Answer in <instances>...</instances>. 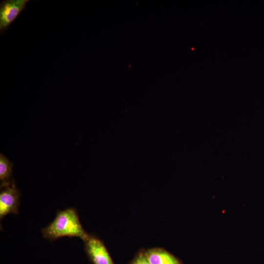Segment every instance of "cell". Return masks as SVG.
<instances>
[{"label":"cell","instance_id":"obj_1","mask_svg":"<svg viewBox=\"0 0 264 264\" xmlns=\"http://www.w3.org/2000/svg\"><path fill=\"white\" fill-rule=\"evenodd\" d=\"M41 232L44 238L50 241L63 237H76L84 241L89 235L80 221L77 211L72 207L58 211L54 220Z\"/></svg>","mask_w":264,"mask_h":264},{"label":"cell","instance_id":"obj_2","mask_svg":"<svg viewBox=\"0 0 264 264\" xmlns=\"http://www.w3.org/2000/svg\"><path fill=\"white\" fill-rule=\"evenodd\" d=\"M21 193L16 187L15 181L0 184V220L9 214L17 215Z\"/></svg>","mask_w":264,"mask_h":264},{"label":"cell","instance_id":"obj_3","mask_svg":"<svg viewBox=\"0 0 264 264\" xmlns=\"http://www.w3.org/2000/svg\"><path fill=\"white\" fill-rule=\"evenodd\" d=\"M29 0H4L0 3V33L4 35L9 26L26 7Z\"/></svg>","mask_w":264,"mask_h":264},{"label":"cell","instance_id":"obj_4","mask_svg":"<svg viewBox=\"0 0 264 264\" xmlns=\"http://www.w3.org/2000/svg\"><path fill=\"white\" fill-rule=\"evenodd\" d=\"M85 252L92 264H114L103 242L89 234L83 241Z\"/></svg>","mask_w":264,"mask_h":264},{"label":"cell","instance_id":"obj_5","mask_svg":"<svg viewBox=\"0 0 264 264\" xmlns=\"http://www.w3.org/2000/svg\"><path fill=\"white\" fill-rule=\"evenodd\" d=\"M147 257L151 264H182L174 255L161 247L146 250Z\"/></svg>","mask_w":264,"mask_h":264},{"label":"cell","instance_id":"obj_6","mask_svg":"<svg viewBox=\"0 0 264 264\" xmlns=\"http://www.w3.org/2000/svg\"><path fill=\"white\" fill-rule=\"evenodd\" d=\"M13 163L7 157L0 154V184L10 181L12 174Z\"/></svg>","mask_w":264,"mask_h":264},{"label":"cell","instance_id":"obj_7","mask_svg":"<svg viewBox=\"0 0 264 264\" xmlns=\"http://www.w3.org/2000/svg\"><path fill=\"white\" fill-rule=\"evenodd\" d=\"M128 264H151L146 253V250L140 249Z\"/></svg>","mask_w":264,"mask_h":264}]
</instances>
